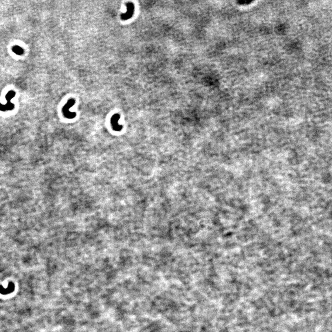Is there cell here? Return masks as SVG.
<instances>
[{
	"instance_id": "6da1fadb",
	"label": "cell",
	"mask_w": 332,
	"mask_h": 332,
	"mask_svg": "<svg viewBox=\"0 0 332 332\" xmlns=\"http://www.w3.org/2000/svg\"><path fill=\"white\" fill-rule=\"evenodd\" d=\"M16 93L15 91H9L6 95V99L7 101L6 104L3 105L0 103V111H10L14 109L15 108V105L11 102L12 99L15 97Z\"/></svg>"
},
{
	"instance_id": "7a4b0ae2",
	"label": "cell",
	"mask_w": 332,
	"mask_h": 332,
	"mask_svg": "<svg viewBox=\"0 0 332 332\" xmlns=\"http://www.w3.org/2000/svg\"><path fill=\"white\" fill-rule=\"evenodd\" d=\"M75 99L72 98V99H69L68 101L65 105L64 106L63 108H62V111L63 116L67 119H73L75 118L76 116V113L70 112L69 110L70 109L71 107H73V106L75 104Z\"/></svg>"
},
{
	"instance_id": "3957f363",
	"label": "cell",
	"mask_w": 332,
	"mask_h": 332,
	"mask_svg": "<svg viewBox=\"0 0 332 332\" xmlns=\"http://www.w3.org/2000/svg\"><path fill=\"white\" fill-rule=\"evenodd\" d=\"M120 119V116L118 113H116L115 115H113L111 118V126L113 130L115 131H120L122 129V125L119 124L118 122Z\"/></svg>"
},
{
	"instance_id": "277c9868",
	"label": "cell",
	"mask_w": 332,
	"mask_h": 332,
	"mask_svg": "<svg viewBox=\"0 0 332 332\" xmlns=\"http://www.w3.org/2000/svg\"><path fill=\"white\" fill-rule=\"evenodd\" d=\"M127 12L125 14L121 15V19L123 20H127L131 18V16L133 15L134 10V5L132 3L129 2L127 4Z\"/></svg>"
},
{
	"instance_id": "5b68a950",
	"label": "cell",
	"mask_w": 332,
	"mask_h": 332,
	"mask_svg": "<svg viewBox=\"0 0 332 332\" xmlns=\"http://www.w3.org/2000/svg\"><path fill=\"white\" fill-rule=\"evenodd\" d=\"M14 289H15V285L12 283H10L9 285H8V288L6 290L3 288L1 286L0 287V292L1 293V292H3V293L5 294V292H7L8 291V292H11V291L12 292V290H14Z\"/></svg>"
},
{
	"instance_id": "8992f818",
	"label": "cell",
	"mask_w": 332,
	"mask_h": 332,
	"mask_svg": "<svg viewBox=\"0 0 332 332\" xmlns=\"http://www.w3.org/2000/svg\"><path fill=\"white\" fill-rule=\"evenodd\" d=\"M12 51L15 54L19 55H21L24 53V50L19 46H16L12 48Z\"/></svg>"
}]
</instances>
